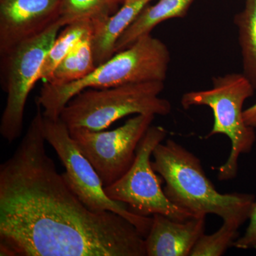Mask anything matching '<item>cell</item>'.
Returning a JSON list of instances; mask_svg holds the SVG:
<instances>
[{
  "instance_id": "6da1fadb",
  "label": "cell",
  "mask_w": 256,
  "mask_h": 256,
  "mask_svg": "<svg viewBox=\"0 0 256 256\" xmlns=\"http://www.w3.org/2000/svg\"><path fill=\"white\" fill-rule=\"evenodd\" d=\"M36 112L0 165V256H146V238L114 212H92L47 154Z\"/></svg>"
},
{
  "instance_id": "7a4b0ae2",
  "label": "cell",
  "mask_w": 256,
  "mask_h": 256,
  "mask_svg": "<svg viewBox=\"0 0 256 256\" xmlns=\"http://www.w3.org/2000/svg\"><path fill=\"white\" fill-rule=\"evenodd\" d=\"M152 166L165 182V195L194 216L215 214L242 225L256 201L252 194H222L207 178L196 156L171 139L154 148Z\"/></svg>"
},
{
  "instance_id": "3957f363",
  "label": "cell",
  "mask_w": 256,
  "mask_h": 256,
  "mask_svg": "<svg viewBox=\"0 0 256 256\" xmlns=\"http://www.w3.org/2000/svg\"><path fill=\"white\" fill-rule=\"evenodd\" d=\"M170 60L171 54L164 42L146 35L132 46L114 54L85 78L60 86L44 82L36 104L41 107L44 117L58 119L68 101L86 89L164 82Z\"/></svg>"
},
{
  "instance_id": "277c9868",
  "label": "cell",
  "mask_w": 256,
  "mask_h": 256,
  "mask_svg": "<svg viewBox=\"0 0 256 256\" xmlns=\"http://www.w3.org/2000/svg\"><path fill=\"white\" fill-rule=\"evenodd\" d=\"M252 82L244 74L232 73L214 77L210 89L185 92L181 104L185 110L192 106H208L213 111V127L205 138L222 134L232 144L228 159L217 168L220 181H228L237 176L238 160L252 150L256 141L255 129L244 119V102L255 92Z\"/></svg>"
},
{
  "instance_id": "5b68a950",
  "label": "cell",
  "mask_w": 256,
  "mask_h": 256,
  "mask_svg": "<svg viewBox=\"0 0 256 256\" xmlns=\"http://www.w3.org/2000/svg\"><path fill=\"white\" fill-rule=\"evenodd\" d=\"M164 89V82L86 89L68 101L60 118L69 130L101 131L130 114L168 116L171 104L160 97Z\"/></svg>"
},
{
  "instance_id": "8992f818",
  "label": "cell",
  "mask_w": 256,
  "mask_h": 256,
  "mask_svg": "<svg viewBox=\"0 0 256 256\" xmlns=\"http://www.w3.org/2000/svg\"><path fill=\"white\" fill-rule=\"evenodd\" d=\"M62 28L58 21L41 34L18 44L1 56V82L6 101L0 122V134L9 143L22 133L28 96L40 82L42 65Z\"/></svg>"
},
{
  "instance_id": "52a82bcc",
  "label": "cell",
  "mask_w": 256,
  "mask_h": 256,
  "mask_svg": "<svg viewBox=\"0 0 256 256\" xmlns=\"http://www.w3.org/2000/svg\"><path fill=\"white\" fill-rule=\"evenodd\" d=\"M162 126H151L141 140L134 162L126 174L104 188L114 201L128 205L132 213L143 216L162 214L178 222L196 216L170 202L161 186V181L152 166L153 151L166 137Z\"/></svg>"
},
{
  "instance_id": "ba28073f",
  "label": "cell",
  "mask_w": 256,
  "mask_h": 256,
  "mask_svg": "<svg viewBox=\"0 0 256 256\" xmlns=\"http://www.w3.org/2000/svg\"><path fill=\"white\" fill-rule=\"evenodd\" d=\"M44 133L46 142L55 150L66 168L65 180L74 193L86 206L94 212H114L130 222L144 236L150 230L152 216L132 213L127 204L114 201L106 195L100 176L94 166L80 152L70 137L69 129L60 118L44 116Z\"/></svg>"
},
{
  "instance_id": "9c48e42d",
  "label": "cell",
  "mask_w": 256,
  "mask_h": 256,
  "mask_svg": "<svg viewBox=\"0 0 256 256\" xmlns=\"http://www.w3.org/2000/svg\"><path fill=\"white\" fill-rule=\"evenodd\" d=\"M154 118L153 114H136L114 130L74 128L69 132L106 188L120 180L131 168L138 144Z\"/></svg>"
},
{
  "instance_id": "30bf717a",
  "label": "cell",
  "mask_w": 256,
  "mask_h": 256,
  "mask_svg": "<svg viewBox=\"0 0 256 256\" xmlns=\"http://www.w3.org/2000/svg\"><path fill=\"white\" fill-rule=\"evenodd\" d=\"M64 0H0V56L58 21Z\"/></svg>"
},
{
  "instance_id": "8fae6325",
  "label": "cell",
  "mask_w": 256,
  "mask_h": 256,
  "mask_svg": "<svg viewBox=\"0 0 256 256\" xmlns=\"http://www.w3.org/2000/svg\"><path fill=\"white\" fill-rule=\"evenodd\" d=\"M206 216L184 222L166 216H152L150 230L146 237V256H190L198 238L205 234Z\"/></svg>"
},
{
  "instance_id": "7c38bea8",
  "label": "cell",
  "mask_w": 256,
  "mask_h": 256,
  "mask_svg": "<svg viewBox=\"0 0 256 256\" xmlns=\"http://www.w3.org/2000/svg\"><path fill=\"white\" fill-rule=\"evenodd\" d=\"M151 1L127 0L116 13L92 24L90 42L96 67L114 56L120 37Z\"/></svg>"
},
{
  "instance_id": "4fadbf2b",
  "label": "cell",
  "mask_w": 256,
  "mask_h": 256,
  "mask_svg": "<svg viewBox=\"0 0 256 256\" xmlns=\"http://www.w3.org/2000/svg\"><path fill=\"white\" fill-rule=\"evenodd\" d=\"M194 0H159L146 5L116 44V54L132 46L141 37L151 34L158 25L166 20L184 18Z\"/></svg>"
},
{
  "instance_id": "5bb4252c",
  "label": "cell",
  "mask_w": 256,
  "mask_h": 256,
  "mask_svg": "<svg viewBox=\"0 0 256 256\" xmlns=\"http://www.w3.org/2000/svg\"><path fill=\"white\" fill-rule=\"evenodd\" d=\"M90 35L84 36L72 48L57 66L46 84L60 86L76 82L95 70Z\"/></svg>"
},
{
  "instance_id": "9a60e30c",
  "label": "cell",
  "mask_w": 256,
  "mask_h": 256,
  "mask_svg": "<svg viewBox=\"0 0 256 256\" xmlns=\"http://www.w3.org/2000/svg\"><path fill=\"white\" fill-rule=\"evenodd\" d=\"M242 56V74L256 89V0H246L245 8L236 14Z\"/></svg>"
},
{
  "instance_id": "2e32d148",
  "label": "cell",
  "mask_w": 256,
  "mask_h": 256,
  "mask_svg": "<svg viewBox=\"0 0 256 256\" xmlns=\"http://www.w3.org/2000/svg\"><path fill=\"white\" fill-rule=\"evenodd\" d=\"M64 28L56 38L42 65L38 80L44 82L50 79L57 66L72 48L84 36L92 34V23L90 21H78Z\"/></svg>"
},
{
  "instance_id": "e0dca14e",
  "label": "cell",
  "mask_w": 256,
  "mask_h": 256,
  "mask_svg": "<svg viewBox=\"0 0 256 256\" xmlns=\"http://www.w3.org/2000/svg\"><path fill=\"white\" fill-rule=\"evenodd\" d=\"M118 6L114 0H64L58 20L63 28L78 21H101Z\"/></svg>"
},
{
  "instance_id": "ac0fdd59",
  "label": "cell",
  "mask_w": 256,
  "mask_h": 256,
  "mask_svg": "<svg viewBox=\"0 0 256 256\" xmlns=\"http://www.w3.org/2000/svg\"><path fill=\"white\" fill-rule=\"evenodd\" d=\"M235 222H223L215 233L203 235L197 240L190 256H220L224 255L239 237L242 226Z\"/></svg>"
},
{
  "instance_id": "d6986e66",
  "label": "cell",
  "mask_w": 256,
  "mask_h": 256,
  "mask_svg": "<svg viewBox=\"0 0 256 256\" xmlns=\"http://www.w3.org/2000/svg\"><path fill=\"white\" fill-rule=\"evenodd\" d=\"M248 220L245 234L234 242L232 247L242 250L256 249V200L252 204Z\"/></svg>"
},
{
  "instance_id": "ffe728a7",
  "label": "cell",
  "mask_w": 256,
  "mask_h": 256,
  "mask_svg": "<svg viewBox=\"0 0 256 256\" xmlns=\"http://www.w3.org/2000/svg\"><path fill=\"white\" fill-rule=\"evenodd\" d=\"M244 119L247 126L256 129V102L244 110Z\"/></svg>"
},
{
  "instance_id": "44dd1931",
  "label": "cell",
  "mask_w": 256,
  "mask_h": 256,
  "mask_svg": "<svg viewBox=\"0 0 256 256\" xmlns=\"http://www.w3.org/2000/svg\"><path fill=\"white\" fill-rule=\"evenodd\" d=\"M127 1V0H114V2H116V4L118 5L120 4H124V2H126Z\"/></svg>"
}]
</instances>
